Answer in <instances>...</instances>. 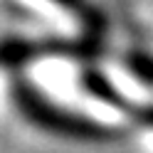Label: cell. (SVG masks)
<instances>
[{
  "label": "cell",
  "mask_w": 153,
  "mask_h": 153,
  "mask_svg": "<svg viewBox=\"0 0 153 153\" xmlns=\"http://www.w3.org/2000/svg\"><path fill=\"white\" fill-rule=\"evenodd\" d=\"M13 101L27 121H32L35 126H40L50 133H57V136H69V138H79V141L114 138V128L57 106V104L42 97V91L30 87L27 82H13Z\"/></svg>",
  "instance_id": "obj_1"
},
{
  "label": "cell",
  "mask_w": 153,
  "mask_h": 153,
  "mask_svg": "<svg viewBox=\"0 0 153 153\" xmlns=\"http://www.w3.org/2000/svg\"><path fill=\"white\" fill-rule=\"evenodd\" d=\"M50 3L59 5L62 10H67V13H74L76 17H82L84 22H89L91 27L99 25V13H97V7L89 5L87 0H50Z\"/></svg>",
  "instance_id": "obj_2"
}]
</instances>
